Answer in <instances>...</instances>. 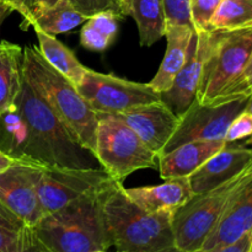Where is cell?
I'll list each match as a JSON object with an SVG mask.
<instances>
[{
  "label": "cell",
  "instance_id": "6da1fadb",
  "mask_svg": "<svg viewBox=\"0 0 252 252\" xmlns=\"http://www.w3.org/2000/svg\"><path fill=\"white\" fill-rule=\"evenodd\" d=\"M16 107L29 129L26 160L70 169L101 167L95 155L78 142L25 78Z\"/></svg>",
  "mask_w": 252,
  "mask_h": 252
},
{
  "label": "cell",
  "instance_id": "7a4b0ae2",
  "mask_svg": "<svg viewBox=\"0 0 252 252\" xmlns=\"http://www.w3.org/2000/svg\"><path fill=\"white\" fill-rule=\"evenodd\" d=\"M113 181L44 214L31 228L39 243L52 252H94L112 246L102 203L106 189Z\"/></svg>",
  "mask_w": 252,
  "mask_h": 252
},
{
  "label": "cell",
  "instance_id": "3957f363",
  "mask_svg": "<svg viewBox=\"0 0 252 252\" xmlns=\"http://www.w3.org/2000/svg\"><path fill=\"white\" fill-rule=\"evenodd\" d=\"M22 75L78 142L95 155L98 116L76 86L47 63L38 47L22 49Z\"/></svg>",
  "mask_w": 252,
  "mask_h": 252
},
{
  "label": "cell",
  "instance_id": "277c9868",
  "mask_svg": "<svg viewBox=\"0 0 252 252\" xmlns=\"http://www.w3.org/2000/svg\"><path fill=\"white\" fill-rule=\"evenodd\" d=\"M102 207L117 251H159L175 245L172 212L145 211L127 196L122 182L113 181L106 189Z\"/></svg>",
  "mask_w": 252,
  "mask_h": 252
},
{
  "label": "cell",
  "instance_id": "5b68a950",
  "mask_svg": "<svg viewBox=\"0 0 252 252\" xmlns=\"http://www.w3.org/2000/svg\"><path fill=\"white\" fill-rule=\"evenodd\" d=\"M252 176L246 167L241 174L203 194H194L172 213V234L177 249L197 252L212 233L231 197Z\"/></svg>",
  "mask_w": 252,
  "mask_h": 252
},
{
  "label": "cell",
  "instance_id": "8992f818",
  "mask_svg": "<svg viewBox=\"0 0 252 252\" xmlns=\"http://www.w3.org/2000/svg\"><path fill=\"white\" fill-rule=\"evenodd\" d=\"M95 157L118 182L138 170L157 169V153L116 116H98Z\"/></svg>",
  "mask_w": 252,
  "mask_h": 252
},
{
  "label": "cell",
  "instance_id": "52a82bcc",
  "mask_svg": "<svg viewBox=\"0 0 252 252\" xmlns=\"http://www.w3.org/2000/svg\"><path fill=\"white\" fill-rule=\"evenodd\" d=\"M252 51V29L233 32L216 31L204 63L196 101L209 105L243 71Z\"/></svg>",
  "mask_w": 252,
  "mask_h": 252
},
{
  "label": "cell",
  "instance_id": "ba28073f",
  "mask_svg": "<svg viewBox=\"0 0 252 252\" xmlns=\"http://www.w3.org/2000/svg\"><path fill=\"white\" fill-rule=\"evenodd\" d=\"M76 89L97 116L118 115L138 106L161 101L160 94L149 83H135L91 69H86Z\"/></svg>",
  "mask_w": 252,
  "mask_h": 252
},
{
  "label": "cell",
  "instance_id": "9c48e42d",
  "mask_svg": "<svg viewBox=\"0 0 252 252\" xmlns=\"http://www.w3.org/2000/svg\"><path fill=\"white\" fill-rule=\"evenodd\" d=\"M36 189L44 214H49L79 197L103 189L113 181L102 169H70L37 164Z\"/></svg>",
  "mask_w": 252,
  "mask_h": 252
},
{
  "label": "cell",
  "instance_id": "30bf717a",
  "mask_svg": "<svg viewBox=\"0 0 252 252\" xmlns=\"http://www.w3.org/2000/svg\"><path fill=\"white\" fill-rule=\"evenodd\" d=\"M249 98H243L220 105H202L194 100L180 116L176 130L159 155L193 140H225L229 126L245 110Z\"/></svg>",
  "mask_w": 252,
  "mask_h": 252
},
{
  "label": "cell",
  "instance_id": "8fae6325",
  "mask_svg": "<svg viewBox=\"0 0 252 252\" xmlns=\"http://www.w3.org/2000/svg\"><path fill=\"white\" fill-rule=\"evenodd\" d=\"M36 165L20 160L0 174V201L27 228H33L44 216L36 189Z\"/></svg>",
  "mask_w": 252,
  "mask_h": 252
},
{
  "label": "cell",
  "instance_id": "7c38bea8",
  "mask_svg": "<svg viewBox=\"0 0 252 252\" xmlns=\"http://www.w3.org/2000/svg\"><path fill=\"white\" fill-rule=\"evenodd\" d=\"M214 36L216 31L212 30L194 32L189 59L174 79L171 86L160 94L162 102L179 117L196 100L204 63L213 44Z\"/></svg>",
  "mask_w": 252,
  "mask_h": 252
},
{
  "label": "cell",
  "instance_id": "4fadbf2b",
  "mask_svg": "<svg viewBox=\"0 0 252 252\" xmlns=\"http://www.w3.org/2000/svg\"><path fill=\"white\" fill-rule=\"evenodd\" d=\"M126 123L153 152L160 154L179 126L180 117L162 101L113 115Z\"/></svg>",
  "mask_w": 252,
  "mask_h": 252
},
{
  "label": "cell",
  "instance_id": "5bb4252c",
  "mask_svg": "<svg viewBox=\"0 0 252 252\" xmlns=\"http://www.w3.org/2000/svg\"><path fill=\"white\" fill-rule=\"evenodd\" d=\"M252 231V176L231 197L218 223L197 252H216Z\"/></svg>",
  "mask_w": 252,
  "mask_h": 252
},
{
  "label": "cell",
  "instance_id": "9a60e30c",
  "mask_svg": "<svg viewBox=\"0 0 252 252\" xmlns=\"http://www.w3.org/2000/svg\"><path fill=\"white\" fill-rule=\"evenodd\" d=\"M252 159V148L243 144L226 143L225 147L209 158L197 171L189 176L194 194H203L229 180L234 179L248 167Z\"/></svg>",
  "mask_w": 252,
  "mask_h": 252
},
{
  "label": "cell",
  "instance_id": "2e32d148",
  "mask_svg": "<svg viewBox=\"0 0 252 252\" xmlns=\"http://www.w3.org/2000/svg\"><path fill=\"white\" fill-rule=\"evenodd\" d=\"M225 145V140H193L158 155L160 176L162 180L191 176Z\"/></svg>",
  "mask_w": 252,
  "mask_h": 252
},
{
  "label": "cell",
  "instance_id": "e0dca14e",
  "mask_svg": "<svg viewBox=\"0 0 252 252\" xmlns=\"http://www.w3.org/2000/svg\"><path fill=\"white\" fill-rule=\"evenodd\" d=\"M127 196L148 212H172L184 206L194 193L192 192L189 177L164 180L154 186L125 189Z\"/></svg>",
  "mask_w": 252,
  "mask_h": 252
},
{
  "label": "cell",
  "instance_id": "ac0fdd59",
  "mask_svg": "<svg viewBox=\"0 0 252 252\" xmlns=\"http://www.w3.org/2000/svg\"><path fill=\"white\" fill-rule=\"evenodd\" d=\"M165 37L167 44L164 59L158 73L149 81V85L159 94L171 86L174 79L189 59L194 29L186 25L166 24Z\"/></svg>",
  "mask_w": 252,
  "mask_h": 252
},
{
  "label": "cell",
  "instance_id": "d6986e66",
  "mask_svg": "<svg viewBox=\"0 0 252 252\" xmlns=\"http://www.w3.org/2000/svg\"><path fill=\"white\" fill-rule=\"evenodd\" d=\"M22 48L7 41L0 42V115L16 107L21 90Z\"/></svg>",
  "mask_w": 252,
  "mask_h": 252
},
{
  "label": "cell",
  "instance_id": "ffe728a7",
  "mask_svg": "<svg viewBox=\"0 0 252 252\" xmlns=\"http://www.w3.org/2000/svg\"><path fill=\"white\" fill-rule=\"evenodd\" d=\"M86 20L88 17L79 12L69 0H61L49 9L32 15L29 20L21 22L20 27L22 30L33 27V30H39L51 36H57L71 31L83 25Z\"/></svg>",
  "mask_w": 252,
  "mask_h": 252
},
{
  "label": "cell",
  "instance_id": "44dd1931",
  "mask_svg": "<svg viewBox=\"0 0 252 252\" xmlns=\"http://www.w3.org/2000/svg\"><path fill=\"white\" fill-rule=\"evenodd\" d=\"M38 38L39 52L47 63L56 69L58 73L65 76L70 83L78 86L85 75L86 66L79 62L74 52L56 38V36L46 33L39 30H34Z\"/></svg>",
  "mask_w": 252,
  "mask_h": 252
},
{
  "label": "cell",
  "instance_id": "7402d4cb",
  "mask_svg": "<svg viewBox=\"0 0 252 252\" xmlns=\"http://www.w3.org/2000/svg\"><path fill=\"white\" fill-rule=\"evenodd\" d=\"M130 16L137 22L140 46L150 47L165 37L166 19L161 0H130Z\"/></svg>",
  "mask_w": 252,
  "mask_h": 252
},
{
  "label": "cell",
  "instance_id": "603a6c76",
  "mask_svg": "<svg viewBox=\"0 0 252 252\" xmlns=\"http://www.w3.org/2000/svg\"><path fill=\"white\" fill-rule=\"evenodd\" d=\"M120 17L112 11H102L88 17L80 30V44L91 52H105L115 42Z\"/></svg>",
  "mask_w": 252,
  "mask_h": 252
},
{
  "label": "cell",
  "instance_id": "cb8c5ba5",
  "mask_svg": "<svg viewBox=\"0 0 252 252\" xmlns=\"http://www.w3.org/2000/svg\"><path fill=\"white\" fill-rule=\"evenodd\" d=\"M29 129L17 107L0 115V149L11 157L26 160Z\"/></svg>",
  "mask_w": 252,
  "mask_h": 252
},
{
  "label": "cell",
  "instance_id": "d4e9b609",
  "mask_svg": "<svg viewBox=\"0 0 252 252\" xmlns=\"http://www.w3.org/2000/svg\"><path fill=\"white\" fill-rule=\"evenodd\" d=\"M252 29V0H221L209 22L212 31L233 32Z\"/></svg>",
  "mask_w": 252,
  "mask_h": 252
},
{
  "label": "cell",
  "instance_id": "484cf974",
  "mask_svg": "<svg viewBox=\"0 0 252 252\" xmlns=\"http://www.w3.org/2000/svg\"><path fill=\"white\" fill-rule=\"evenodd\" d=\"M252 96V51L249 57L248 63L244 66L243 71L238 78L229 84L209 105H220L243 98H250Z\"/></svg>",
  "mask_w": 252,
  "mask_h": 252
},
{
  "label": "cell",
  "instance_id": "4316f807",
  "mask_svg": "<svg viewBox=\"0 0 252 252\" xmlns=\"http://www.w3.org/2000/svg\"><path fill=\"white\" fill-rule=\"evenodd\" d=\"M69 1L86 17L102 11L115 12L120 19L130 16V6L127 0H69Z\"/></svg>",
  "mask_w": 252,
  "mask_h": 252
},
{
  "label": "cell",
  "instance_id": "83f0119b",
  "mask_svg": "<svg viewBox=\"0 0 252 252\" xmlns=\"http://www.w3.org/2000/svg\"><path fill=\"white\" fill-rule=\"evenodd\" d=\"M221 0H189V11L194 32L209 30V22Z\"/></svg>",
  "mask_w": 252,
  "mask_h": 252
},
{
  "label": "cell",
  "instance_id": "f1b7e54d",
  "mask_svg": "<svg viewBox=\"0 0 252 252\" xmlns=\"http://www.w3.org/2000/svg\"><path fill=\"white\" fill-rule=\"evenodd\" d=\"M31 235V228L11 230L0 226V252H22Z\"/></svg>",
  "mask_w": 252,
  "mask_h": 252
},
{
  "label": "cell",
  "instance_id": "f546056e",
  "mask_svg": "<svg viewBox=\"0 0 252 252\" xmlns=\"http://www.w3.org/2000/svg\"><path fill=\"white\" fill-rule=\"evenodd\" d=\"M164 6L166 24L186 25L191 26V11H189V0H161Z\"/></svg>",
  "mask_w": 252,
  "mask_h": 252
},
{
  "label": "cell",
  "instance_id": "4dcf8cb0",
  "mask_svg": "<svg viewBox=\"0 0 252 252\" xmlns=\"http://www.w3.org/2000/svg\"><path fill=\"white\" fill-rule=\"evenodd\" d=\"M250 137H252V115L244 110L229 126L225 134V142L234 143L246 138L249 139Z\"/></svg>",
  "mask_w": 252,
  "mask_h": 252
},
{
  "label": "cell",
  "instance_id": "1f68e13d",
  "mask_svg": "<svg viewBox=\"0 0 252 252\" xmlns=\"http://www.w3.org/2000/svg\"><path fill=\"white\" fill-rule=\"evenodd\" d=\"M0 226L11 229V230H22V229L27 228L12 212H10L2 204L1 201H0Z\"/></svg>",
  "mask_w": 252,
  "mask_h": 252
},
{
  "label": "cell",
  "instance_id": "d6a6232c",
  "mask_svg": "<svg viewBox=\"0 0 252 252\" xmlns=\"http://www.w3.org/2000/svg\"><path fill=\"white\" fill-rule=\"evenodd\" d=\"M5 1L14 9V11L21 15L22 20H26L31 15L36 0H5Z\"/></svg>",
  "mask_w": 252,
  "mask_h": 252
},
{
  "label": "cell",
  "instance_id": "836d02e7",
  "mask_svg": "<svg viewBox=\"0 0 252 252\" xmlns=\"http://www.w3.org/2000/svg\"><path fill=\"white\" fill-rule=\"evenodd\" d=\"M251 240H252V231L251 233L244 235L240 240H238L236 243L231 244V245L225 246V248L220 249V250L216 252H249L251 246Z\"/></svg>",
  "mask_w": 252,
  "mask_h": 252
},
{
  "label": "cell",
  "instance_id": "e575fe53",
  "mask_svg": "<svg viewBox=\"0 0 252 252\" xmlns=\"http://www.w3.org/2000/svg\"><path fill=\"white\" fill-rule=\"evenodd\" d=\"M20 161V159L11 157L7 153H5L4 150L0 149V174L4 171H6L7 169H10L11 166L16 165Z\"/></svg>",
  "mask_w": 252,
  "mask_h": 252
},
{
  "label": "cell",
  "instance_id": "d590c367",
  "mask_svg": "<svg viewBox=\"0 0 252 252\" xmlns=\"http://www.w3.org/2000/svg\"><path fill=\"white\" fill-rule=\"evenodd\" d=\"M22 252H52V251L48 250L46 246L42 245V244L38 241V239L36 238V235L33 234V231H32L31 238H30L29 243H27V245L25 246L24 251Z\"/></svg>",
  "mask_w": 252,
  "mask_h": 252
},
{
  "label": "cell",
  "instance_id": "8d00e7d4",
  "mask_svg": "<svg viewBox=\"0 0 252 252\" xmlns=\"http://www.w3.org/2000/svg\"><path fill=\"white\" fill-rule=\"evenodd\" d=\"M58 1H61V0H36V1H34L33 10H32V12H31V15L29 16V19L32 16V15L38 14V12L43 11V10L49 9V7H52L53 5H56ZM29 19H26V20H29ZM26 20H22V22L26 21Z\"/></svg>",
  "mask_w": 252,
  "mask_h": 252
},
{
  "label": "cell",
  "instance_id": "74e56055",
  "mask_svg": "<svg viewBox=\"0 0 252 252\" xmlns=\"http://www.w3.org/2000/svg\"><path fill=\"white\" fill-rule=\"evenodd\" d=\"M12 12H15L14 9L6 1L0 2V26L6 20V17H9Z\"/></svg>",
  "mask_w": 252,
  "mask_h": 252
},
{
  "label": "cell",
  "instance_id": "f35d334b",
  "mask_svg": "<svg viewBox=\"0 0 252 252\" xmlns=\"http://www.w3.org/2000/svg\"><path fill=\"white\" fill-rule=\"evenodd\" d=\"M245 111H248V112H250L251 115H252V96H251L250 98H249L248 105H246V107H245ZM246 144H250V145H252V137L249 138L248 142H246Z\"/></svg>",
  "mask_w": 252,
  "mask_h": 252
},
{
  "label": "cell",
  "instance_id": "ab89813d",
  "mask_svg": "<svg viewBox=\"0 0 252 252\" xmlns=\"http://www.w3.org/2000/svg\"><path fill=\"white\" fill-rule=\"evenodd\" d=\"M117 252H123V251H117ZM149 252H184L181 251L180 249H177L176 246H170V248H166V249H162V250H159V251H149Z\"/></svg>",
  "mask_w": 252,
  "mask_h": 252
},
{
  "label": "cell",
  "instance_id": "60d3db41",
  "mask_svg": "<svg viewBox=\"0 0 252 252\" xmlns=\"http://www.w3.org/2000/svg\"><path fill=\"white\" fill-rule=\"evenodd\" d=\"M248 170L250 172H252V159H251V161L249 162V165H248Z\"/></svg>",
  "mask_w": 252,
  "mask_h": 252
},
{
  "label": "cell",
  "instance_id": "b9f144b4",
  "mask_svg": "<svg viewBox=\"0 0 252 252\" xmlns=\"http://www.w3.org/2000/svg\"><path fill=\"white\" fill-rule=\"evenodd\" d=\"M94 252H107L106 250H98V251H94Z\"/></svg>",
  "mask_w": 252,
  "mask_h": 252
},
{
  "label": "cell",
  "instance_id": "7bdbcfd3",
  "mask_svg": "<svg viewBox=\"0 0 252 252\" xmlns=\"http://www.w3.org/2000/svg\"><path fill=\"white\" fill-rule=\"evenodd\" d=\"M249 252H252V240H251V246H250V250H249Z\"/></svg>",
  "mask_w": 252,
  "mask_h": 252
},
{
  "label": "cell",
  "instance_id": "ee69618b",
  "mask_svg": "<svg viewBox=\"0 0 252 252\" xmlns=\"http://www.w3.org/2000/svg\"><path fill=\"white\" fill-rule=\"evenodd\" d=\"M127 2L129 4V6H130V0H127Z\"/></svg>",
  "mask_w": 252,
  "mask_h": 252
},
{
  "label": "cell",
  "instance_id": "f6af8a7d",
  "mask_svg": "<svg viewBox=\"0 0 252 252\" xmlns=\"http://www.w3.org/2000/svg\"><path fill=\"white\" fill-rule=\"evenodd\" d=\"M2 1H5V0H0V2H2Z\"/></svg>",
  "mask_w": 252,
  "mask_h": 252
}]
</instances>
